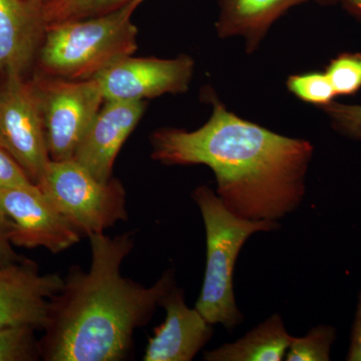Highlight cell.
Wrapping results in <instances>:
<instances>
[{
  "label": "cell",
  "instance_id": "21",
  "mask_svg": "<svg viewBox=\"0 0 361 361\" xmlns=\"http://www.w3.org/2000/svg\"><path fill=\"white\" fill-rule=\"evenodd\" d=\"M322 109L337 132L361 140V104H345L334 101Z\"/></svg>",
  "mask_w": 361,
  "mask_h": 361
},
{
  "label": "cell",
  "instance_id": "3",
  "mask_svg": "<svg viewBox=\"0 0 361 361\" xmlns=\"http://www.w3.org/2000/svg\"><path fill=\"white\" fill-rule=\"evenodd\" d=\"M146 0H130L115 11L45 26L37 52L39 73L71 80H90L137 49L133 21Z\"/></svg>",
  "mask_w": 361,
  "mask_h": 361
},
{
  "label": "cell",
  "instance_id": "24",
  "mask_svg": "<svg viewBox=\"0 0 361 361\" xmlns=\"http://www.w3.org/2000/svg\"><path fill=\"white\" fill-rule=\"evenodd\" d=\"M348 361H361V292L358 301L357 311L353 323V334H351L350 348H349Z\"/></svg>",
  "mask_w": 361,
  "mask_h": 361
},
{
  "label": "cell",
  "instance_id": "8",
  "mask_svg": "<svg viewBox=\"0 0 361 361\" xmlns=\"http://www.w3.org/2000/svg\"><path fill=\"white\" fill-rule=\"evenodd\" d=\"M0 212L13 223L9 238L13 246L58 254L82 238L37 184L0 189Z\"/></svg>",
  "mask_w": 361,
  "mask_h": 361
},
{
  "label": "cell",
  "instance_id": "15",
  "mask_svg": "<svg viewBox=\"0 0 361 361\" xmlns=\"http://www.w3.org/2000/svg\"><path fill=\"white\" fill-rule=\"evenodd\" d=\"M292 336L275 313L233 343L204 353L206 361L284 360Z\"/></svg>",
  "mask_w": 361,
  "mask_h": 361
},
{
  "label": "cell",
  "instance_id": "6",
  "mask_svg": "<svg viewBox=\"0 0 361 361\" xmlns=\"http://www.w3.org/2000/svg\"><path fill=\"white\" fill-rule=\"evenodd\" d=\"M32 80L39 97L51 160L73 158L104 103L101 85L96 78L71 80L39 73Z\"/></svg>",
  "mask_w": 361,
  "mask_h": 361
},
{
  "label": "cell",
  "instance_id": "11",
  "mask_svg": "<svg viewBox=\"0 0 361 361\" xmlns=\"http://www.w3.org/2000/svg\"><path fill=\"white\" fill-rule=\"evenodd\" d=\"M146 108V101H104L73 159L97 179H111L116 157Z\"/></svg>",
  "mask_w": 361,
  "mask_h": 361
},
{
  "label": "cell",
  "instance_id": "14",
  "mask_svg": "<svg viewBox=\"0 0 361 361\" xmlns=\"http://www.w3.org/2000/svg\"><path fill=\"white\" fill-rule=\"evenodd\" d=\"M308 0H220L219 37H243L247 51L257 49L271 25L292 7Z\"/></svg>",
  "mask_w": 361,
  "mask_h": 361
},
{
  "label": "cell",
  "instance_id": "9",
  "mask_svg": "<svg viewBox=\"0 0 361 361\" xmlns=\"http://www.w3.org/2000/svg\"><path fill=\"white\" fill-rule=\"evenodd\" d=\"M191 56L174 59L128 56L97 75L104 101H146L187 92L194 75Z\"/></svg>",
  "mask_w": 361,
  "mask_h": 361
},
{
  "label": "cell",
  "instance_id": "4",
  "mask_svg": "<svg viewBox=\"0 0 361 361\" xmlns=\"http://www.w3.org/2000/svg\"><path fill=\"white\" fill-rule=\"evenodd\" d=\"M192 198L200 210L206 232V269L196 308L210 324L233 330L244 315L237 306L234 271L241 249L252 235L279 229L275 221H251L234 215L210 187H197Z\"/></svg>",
  "mask_w": 361,
  "mask_h": 361
},
{
  "label": "cell",
  "instance_id": "19",
  "mask_svg": "<svg viewBox=\"0 0 361 361\" xmlns=\"http://www.w3.org/2000/svg\"><path fill=\"white\" fill-rule=\"evenodd\" d=\"M336 96H350L361 89V54L344 52L330 61L324 71Z\"/></svg>",
  "mask_w": 361,
  "mask_h": 361
},
{
  "label": "cell",
  "instance_id": "5",
  "mask_svg": "<svg viewBox=\"0 0 361 361\" xmlns=\"http://www.w3.org/2000/svg\"><path fill=\"white\" fill-rule=\"evenodd\" d=\"M37 185L80 236L104 234L129 218L123 183L97 179L73 158L49 161Z\"/></svg>",
  "mask_w": 361,
  "mask_h": 361
},
{
  "label": "cell",
  "instance_id": "13",
  "mask_svg": "<svg viewBox=\"0 0 361 361\" xmlns=\"http://www.w3.org/2000/svg\"><path fill=\"white\" fill-rule=\"evenodd\" d=\"M44 4L33 0H0V75H25L37 61L44 39Z\"/></svg>",
  "mask_w": 361,
  "mask_h": 361
},
{
  "label": "cell",
  "instance_id": "18",
  "mask_svg": "<svg viewBox=\"0 0 361 361\" xmlns=\"http://www.w3.org/2000/svg\"><path fill=\"white\" fill-rule=\"evenodd\" d=\"M37 329L30 326L0 329V361H35L42 360Z\"/></svg>",
  "mask_w": 361,
  "mask_h": 361
},
{
  "label": "cell",
  "instance_id": "22",
  "mask_svg": "<svg viewBox=\"0 0 361 361\" xmlns=\"http://www.w3.org/2000/svg\"><path fill=\"white\" fill-rule=\"evenodd\" d=\"M35 184L13 157L0 148V189Z\"/></svg>",
  "mask_w": 361,
  "mask_h": 361
},
{
  "label": "cell",
  "instance_id": "1",
  "mask_svg": "<svg viewBox=\"0 0 361 361\" xmlns=\"http://www.w3.org/2000/svg\"><path fill=\"white\" fill-rule=\"evenodd\" d=\"M212 115L195 130L163 128L151 135V158L167 166L205 165L216 194L243 219L279 221L299 208L312 160L310 142L240 118L215 97Z\"/></svg>",
  "mask_w": 361,
  "mask_h": 361
},
{
  "label": "cell",
  "instance_id": "20",
  "mask_svg": "<svg viewBox=\"0 0 361 361\" xmlns=\"http://www.w3.org/2000/svg\"><path fill=\"white\" fill-rule=\"evenodd\" d=\"M287 87L301 101L324 106L332 103L336 97L334 87L325 73H307L291 75L287 80Z\"/></svg>",
  "mask_w": 361,
  "mask_h": 361
},
{
  "label": "cell",
  "instance_id": "27",
  "mask_svg": "<svg viewBox=\"0 0 361 361\" xmlns=\"http://www.w3.org/2000/svg\"><path fill=\"white\" fill-rule=\"evenodd\" d=\"M33 1L42 2V4H44V0H33Z\"/></svg>",
  "mask_w": 361,
  "mask_h": 361
},
{
  "label": "cell",
  "instance_id": "16",
  "mask_svg": "<svg viewBox=\"0 0 361 361\" xmlns=\"http://www.w3.org/2000/svg\"><path fill=\"white\" fill-rule=\"evenodd\" d=\"M130 0H44L45 21L80 20L110 13L129 2Z\"/></svg>",
  "mask_w": 361,
  "mask_h": 361
},
{
  "label": "cell",
  "instance_id": "2",
  "mask_svg": "<svg viewBox=\"0 0 361 361\" xmlns=\"http://www.w3.org/2000/svg\"><path fill=\"white\" fill-rule=\"evenodd\" d=\"M92 263L73 266L49 304V322L39 339L45 361H121L129 355L135 330L153 318L161 299L176 285L169 269L151 286L122 274L135 246V232L90 237Z\"/></svg>",
  "mask_w": 361,
  "mask_h": 361
},
{
  "label": "cell",
  "instance_id": "23",
  "mask_svg": "<svg viewBox=\"0 0 361 361\" xmlns=\"http://www.w3.org/2000/svg\"><path fill=\"white\" fill-rule=\"evenodd\" d=\"M13 223L0 212V266L13 264L20 262L25 257L16 254L9 235H11Z\"/></svg>",
  "mask_w": 361,
  "mask_h": 361
},
{
  "label": "cell",
  "instance_id": "17",
  "mask_svg": "<svg viewBox=\"0 0 361 361\" xmlns=\"http://www.w3.org/2000/svg\"><path fill=\"white\" fill-rule=\"evenodd\" d=\"M336 339V330L329 325H318L303 337L292 336L285 355L287 361H329Z\"/></svg>",
  "mask_w": 361,
  "mask_h": 361
},
{
  "label": "cell",
  "instance_id": "10",
  "mask_svg": "<svg viewBox=\"0 0 361 361\" xmlns=\"http://www.w3.org/2000/svg\"><path fill=\"white\" fill-rule=\"evenodd\" d=\"M63 285L56 273L42 274L30 259L0 266V329L30 326L44 330L49 304Z\"/></svg>",
  "mask_w": 361,
  "mask_h": 361
},
{
  "label": "cell",
  "instance_id": "25",
  "mask_svg": "<svg viewBox=\"0 0 361 361\" xmlns=\"http://www.w3.org/2000/svg\"><path fill=\"white\" fill-rule=\"evenodd\" d=\"M344 8L361 21V0H341Z\"/></svg>",
  "mask_w": 361,
  "mask_h": 361
},
{
  "label": "cell",
  "instance_id": "26",
  "mask_svg": "<svg viewBox=\"0 0 361 361\" xmlns=\"http://www.w3.org/2000/svg\"><path fill=\"white\" fill-rule=\"evenodd\" d=\"M315 1H317L318 4H336V2H338V1L341 2V0H315Z\"/></svg>",
  "mask_w": 361,
  "mask_h": 361
},
{
  "label": "cell",
  "instance_id": "12",
  "mask_svg": "<svg viewBox=\"0 0 361 361\" xmlns=\"http://www.w3.org/2000/svg\"><path fill=\"white\" fill-rule=\"evenodd\" d=\"M160 306L166 318L149 339L142 360H193L212 338L214 325L187 305L184 291L177 285L164 296Z\"/></svg>",
  "mask_w": 361,
  "mask_h": 361
},
{
  "label": "cell",
  "instance_id": "7",
  "mask_svg": "<svg viewBox=\"0 0 361 361\" xmlns=\"http://www.w3.org/2000/svg\"><path fill=\"white\" fill-rule=\"evenodd\" d=\"M0 84V148L13 157L35 184L51 160L42 106L33 80L6 73Z\"/></svg>",
  "mask_w": 361,
  "mask_h": 361
}]
</instances>
